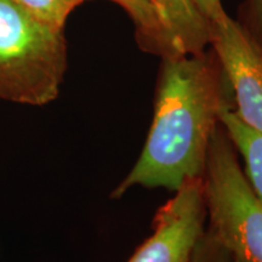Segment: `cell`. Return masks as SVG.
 Masks as SVG:
<instances>
[{
	"mask_svg": "<svg viewBox=\"0 0 262 262\" xmlns=\"http://www.w3.org/2000/svg\"><path fill=\"white\" fill-rule=\"evenodd\" d=\"M231 98L212 50L163 58L142 152L111 198L120 199L136 186L175 192L188 180L203 178L221 108Z\"/></svg>",
	"mask_w": 262,
	"mask_h": 262,
	"instance_id": "cell-1",
	"label": "cell"
},
{
	"mask_svg": "<svg viewBox=\"0 0 262 262\" xmlns=\"http://www.w3.org/2000/svg\"><path fill=\"white\" fill-rule=\"evenodd\" d=\"M64 29L0 0V98L45 106L58 97L67 71Z\"/></svg>",
	"mask_w": 262,
	"mask_h": 262,
	"instance_id": "cell-2",
	"label": "cell"
},
{
	"mask_svg": "<svg viewBox=\"0 0 262 262\" xmlns=\"http://www.w3.org/2000/svg\"><path fill=\"white\" fill-rule=\"evenodd\" d=\"M206 228L234 262H262V201L251 188L221 123L212 134L203 173Z\"/></svg>",
	"mask_w": 262,
	"mask_h": 262,
	"instance_id": "cell-3",
	"label": "cell"
},
{
	"mask_svg": "<svg viewBox=\"0 0 262 262\" xmlns=\"http://www.w3.org/2000/svg\"><path fill=\"white\" fill-rule=\"evenodd\" d=\"M205 222L203 178L191 179L158 209L153 233L127 262H189L205 231Z\"/></svg>",
	"mask_w": 262,
	"mask_h": 262,
	"instance_id": "cell-4",
	"label": "cell"
},
{
	"mask_svg": "<svg viewBox=\"0 0 262 262\" xmlns=\"http://www.w3.org/2000/svg\"><path fill=\"white\" fill-rule=\"evenodd\" d=\"M210 47L231 88L235 114L262 134V45L227 15L212 24Z\"/></svg>",
	"mask_w": 262,
	"mask_h": 262,
	"instance_id": "cell-5",
	"label": "cell"
},
{
	"mask_svg": "<svg viewBox=\"0 0 262 262\" xmlns=\"http://www.w3.org/2000/svg\"><path fill=\"white\" fill-rule=\"evenodd\" d=\"M181 55H196L210 47L212 26L192 0H153Z\"/></svg>",
	"mask_w": 262,
	"mask_h": 262,
	"instance_id": "cell-6",
	"label": "cell"
},
{
	"mask_svg": "<svg viewBox=\"0 0 262 262\" xmlns=\"http://www.w3.org/2000/svg\"><path fill=\"white\" fill-rule=\"evenodd\" d=\"M127 12L135 25L141 50L163 58L182 56L153 0H111Z\"/></svg>",
	"mask_w": 262,
	"mask_h": 262,
	"instance_id": "cell-7",
	"label": "cell"
},
{
	"mask_svg": "<svg viewBox=\"0 0 262 262\" xmlns=\"http://www.w3.org/2000/svg\"><path fill=\"white\" fill-rule=\"evenodd\" d=\"M233 107V98L226 101L221 108L220 123L243 159V170L251 188L262 201V134L242 122Z\"/></svg>",
	"mask_w": 262,
	"mask_h": 262,
	"instance_id": "cell-8",
	"label": "cell"
},
{
	"mask_svg": "<svg viewBox=\"0 0 262 262\" xmlns=\"http://www.w3.org/2000/svg\"><path fill=\"white\" fill-rule=\"evenodd\" d=\"M25 11L58 29H64V25L72 12L86 0H12Z\"/></svg>",
	"mask_w": 262,
	"mask_h": 262,
	"instance_id": "cell-9",
	"label": "cell"
},
{
	"mask_svg": "<svg viewBox=\"0 0 262 262\" xmlns=\"http://www.w3.org/2000/svg\"><path fill=\"white\" fill-rule=\"evenodd\" d=\"M189 262H234L217 238L205 227Z\"/></svg>",
	"mask_w": 262,
	"mask_h": 262,
	"instance_id": "cell-10",
	"label": "cell"
},
{
	"mask_svg": "<svg viewBox=\"0 0 262 262\" xmlns=\"http://www.w3.org/2000/svg\"><path fill=\"white\" fill-rule=\"evenodd\" d=\"M244 11L247 24L243 26L262 45V0H247Z\"/></svg>",
	"mask_w": 262,
	"mask_h": 262,
	"instance_id": "cell-11",
	"label": "cell"
},
{
	"mask_svg": "<svg viewBox=\"0 0 262 262\" xmlns=\"http://www.w3.org/2000/svg\"><path fill=\"white\" fill-rule=\"evenodd\" d=\"M192 2L211 26L212 24L222 21L227 16L221 0H192Z\"/></svg>",
	"mask_w": 262,
	"mask_h": 262,
	"instance_id": "cell-12",
	"label": "cell"
}]
</instances>
